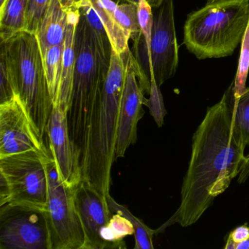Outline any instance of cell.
<instances>
[{
	"label": "cell",
	"instance_id": "obj_1",
	"mask_svg": "<svg viewBox=\"0 0 249 249\" xmlns=\"http://www.w3.org/2000/svg\"><path fill=\"white\" fill-rule=\"evenodd\" d=\"M232 83L221 100L208 107L193 137L192 154L174 215L156 230V234L178 224H195L214 199L224 193L247 161L245 148L233 133Z\"/></svg>",
	"mask_w": 249,
	"mask_h": 249
},
{
	"label": "cell",
	"instance_id": "obj_2",
	"mask_svg": "<svg viewBox=\"0 0 249 249\" xmlns=\"http://www.w3.org/2000/svg\"><path fill=\"white\" fill-rule=\"evenodd\" d=\"M75 68L67 110L68 133L82 171L87 160L93 116L101 98L109 65L97 53L85 17L81 13L75 33Z\"/></svg>",
	"mask_w": 249,
	"mask_h": 249
},
{
	"label": "cell",
	"instance_id": "obj_3",
	"mask_svg": "<svg viewBox=\"0 0 249 249\" xmlns=\"http://www.w3.org/2000/svg\"><path fill=\"white\" fill-rule=\"evenodd\" d=\"M124 57L112 52L101 98L93 116L82 180L107 197L115 161L116 132L125 77Z\"/></svg>",
	"mask_w": 249,
	"mask_h": 249
},
{
	"label": "cell",
	"instance_id": "obj_4",
	"mask_svg": "<svg viewBox=\"0 0 249 249\" xmlns=\"http://www.w3.org/2000/svg\"><path fill=\"white\" fill-rule=\"evenodd\" d=\"M249 21V0H218L189 14L183 44L198 59L231 56Z\"/></svg>",
	"mask_w": 249,
	"mask_h": 249
},
{
	"label": "cell",
	"instance_id": "obj_5",
	"mask_svg": "<svg viewBox=\"0 0 249 249\" xmlns=\"http://www.w3.org/2000/svg\"><path fill=\"white\" fill-rule=\"evenodd\" d=\"M1 43H3L8 53L18 97L27 109L40 139L43 141L53 103L37 37L23 31Z\"/></svg>",
	"mask_w": 249,
	"mask_h": 249
},
{
	"label": "cell",
	"instance_id": "obj_6",
	"mask_svg": "<svg viewBox=\"0 0 249 249\" xmlns=\"http://www.w3.org/2000/svg\"><path fill=\"white\" fill-rule=\"evenodd\" d=\"M49 196L45 214L50 231L52 249H83L84 229L75 206L74 189L64 183L50 148L45 157Z\"/></svg>",
	"mask_w": 249,
	"mask_h": 249
},
{
	"label": "cell",
	"instance_id": "obj_7",
	"mask_svg": "<svg viewBox=\"0 0 249 249\" xmlns=\"http://www.w3.org/2000/svg\"><path fill=\"white\" fill-rule=\"evenodd\" d=\"M48 147L0 158V178L9 191V205L46 210L49 180L45 164ZM7 205V204H6Z\"/></svg>",
	"mask_w": 249,
	"mask_h": 249
},
{
	"label": "cell",
	"instance_id": "obj_8",
	"mask_svg": "<svg viewBox=\"0 0 249 249\" xmlns=\"http://www.w3.org/2000/svg\"><path fill=\"white\" fill-rule=\"evenodd\" d=\"M154 17L151 43L145 47L142 34L134 37L138 63L147 77L161 87L173 76L178 65L173 0H164Z\"/></svg>",
	"mask_w": 249,
	"mask_h": 249
},
{
	"label": "cell",
	"instance_id": "obj_9",
	"mask_svg": "<svg viewBox=\"0 0 249 249\" xmlns=\"http://www.w3.org/2000/svg\"><path fill=\"white\" fill-rule=\"evenodd\" d=\"M123 55L126 70L116 132L115 160L124 157L128 148L136 142L138 123L144 115L145 94H149L151 88V81L141 69L135 55L129 50Z\"/></svg>",
	"mask_w": 249,
	"mask_h": 249
},
{
	"label": "cell",
	"instance_id": "obj_10",
	"mask_svg": "<svg viewBox=\"0 0 249 249\" xmlns=\"http://www.w3.org/2000/svg\"><path fill=\"white\" fill-rule=\"evenodd\" d=\"M0 249H52L44 211L9 204L0 206Z\"/></svg>",
	"mask_w": 249,
	"mask_h": 249
},
{
	"label": "cell",
	"instance_id": "obj_11",
	"mask_svg": "<svg viewBox=\"0 0 249 249\" xmlns=\"http://www.w3.org/2000/svg\"><path fill=\"white\" fill-rule=\"evenodd\" d=\"M45 146L19 97L0 104V158Z\"/></svg>",
	"mask_w": 249,
	"mask_h": 249
},
{
	"label": "cell",
	"instance_id": "obj_12",
	"mask_svg": "<svg viewBox=\"0 0 249 249\" xmlns=\"http://www.w3.org/2000/svg\"><path fill=\"white\" fill-rule=\"evenodd\" d=\"M74 196L85 235L83 249H108L104 234L112 213L106 198L84 180L74 189Z\"/></svg>",
	"mask_w": 249,
	"mask_h": 249
},
{
	"label": "cell",
	"instance_id": "obj_13",
	"mask_svg": "<svg viewBox=\"0 0 249 249\" xmlns=\"http://www.w3.org/2000/svg\"><path fill=\"white\" fill-rule=\"evenodd\" d=\"M49 148L56 161L61 178L65 184L75 188L82 180L81 166L68 133L67 112L53 106L46 134Z\"/></svg>",
	"mask_w": 249,
	"mask_h": 249
},
{
	"label": "cell",
	"instance_id": "obj_14",
	"mask_svg": "<svg viewBox=\"0 0 249 249\" xmlns=\"http://www.w3.org/2000/svg\"><path fill=\"white\" fill-rule=\"evenodd\" d=\"M81 17L80 11H71L68 15V27L64 45L60 85L56 107L67 112L72 92L75 68V33Z\"/></svg>",
	"mask_w": 249,
	"mask_h": 249
},
{
	"label": "cell",
	"instance_id": "obj_15",
	"mask_svg": "<svg viewBox=\"0 0 249 249\" xmlns=\"http://www.w3.org/2000/svg\"><path fill=\"white\" fill-rule=\"evenodd\" d=\"M68 15L69 13L62 8L59 0H52L36 35L42 56L48 49L65 42Z\"/></svg>",
	"mask_w": 249,
	"mask_h": 249
},
{
	"label": "cell",
	"instance_id": "obj_16",
	"mask_svg": "<svg viewBox=\"0 0 249 249\" xmlns=\"http://www.w3.org/2000/svg\"><path fill=\"white\" fill-rule=\"evenodd\" d=\"M103 22L108 35L113 50L119 54H124L129 50L131 36L124 30L116 18L115 10L117 2L113 0H89Z\"/></svg>",
	"mask_w": 249,
	"mask_h": 249
},
{
	"label": "cell",
	"instance_id": "obj_17",
	"mask_svg": "<svg viewBox=\"0 0 249 249\" xmlns=\"http://www.w3.org/2000/svg\"><path fill=\"white\" fill-rule=\"evenodd\" d=\"M28 4L29 0H7L5 5L0 8L1 41L25 31Z\"/></svg>",
	"mask_w": 249,
	"mask_h": 249
},
{
	"label": "cell",
	"instance_id": "obj_18",
	"mask_svg": "<svg viewBox=\"0 0 249 249\" xmlns=\"http://www.w3.org/2000/svg\"><path fill=\"white\" fill-rule=\"evenodd\" d=\"M81 13L87 20L96 50L100 59L106 65H110L113 48L103 22L89 0H87L83 5Z\"/></svg>",
	"mask_w": 249,
	"mask_h": 249
},
{
	"label": "cell",
	"instance_id": "obj_19",
	"mask_svg": "<svg viewBox=\"0 0 249 249\" xmlns=\"http://www.w3.org/2000/svg\"><path fill=\"white\" fill-rule=\"evenodd\" d=\"M107 205L112 214L119 213L126 217L133 224L135 229V249H153V237L156 231L151 230L143 221L135 217L124 205H120L110 195L106 197Z\"/></svg>",
	"mask_w": 249,
	"mask_h": 249
},
{
	"label": "cell",
	"instance_id": "obj_20",
	"mask_svg": "<svg viewBox=\"0 0 249 249\" xmlns=\"http://www.w3.org/2000/svg\"><path fill=\"white\" fill-rule=\"evenodd\" d=\"M64 45L65 42L62 44L50 48L42 56L45 74L53 106H56L59 95Z\"/></svg>",
	"mask_w": 249,
	"mask_h": 249
},
{
	"label": "cell",
	"instance_id": "obj_21",
	"mask_svg": "<svg viewBox=\"0 0 249 249\" xmlns=\"http://www.w3.org/2000/svg\"><path fill=\"white\" fill-rule=\"evenodd\" d=\"M233 133L241 146H249V87L237 100L232 110Z\"/></svg>",
	"mask_w": 249,
	"mask_h": 249
},
{
	"label": "cell",
	"instance_id": "obj_22",
	"mask_svg": "<svg viewBox=\"0 0 249 249\" xmlns=\"http://www.w3.org/2000/svg\"><path fill=\"white\" fill-rule=\"evenodd\" d=\"M135 234L133 224L119 213L112 214L104 234V240L108 249H125L124 238Z\"/></svg>",
	"mask_w": 249,
	"mask_h": 249
},
{
	"label": "cell",
	"instance_id": "obj_23",
	"mask_svg": "<svg viewBox=\"0 0 249 249\" xmlns=\"http://www.w3.org/2000/svg\"><path fill=\"white\" fill-rule=\"evenodd\" d=\"M18 97L17 82L3 43L0 52V104Z\"/></svg>",
	"mask_w": 249,
	"mask_h": 249
},
{
	"label": "cell",
	"instance_id": "obj_24",
	"mask_svg": "<svg viewBox=\"0 0 249 249\" xmlns=\"http://www.w3.org/2000/svg\"><path fill=\"white\" fill-rule=\"evenodd\" d=\"M249 71V21L241 42V49L235 78L232 81L234 100H237L246 89V83Z\"/></svg>",
	"mask_w": 249,
	"mask_h": 249
},
{
	"label": "cell",
	"instance_id": "obj_25",
	"mask_svg": "<svg viewBox=\"0 0 249 249\" xmlns=\"http://www.w3.org/2000/svg\"><path fill=\"white\" fill-rule=\"evenodd\" d=\"M115 14L119 24L131 36V39L141 34L138 5L130 2H126L122 5L118 4L115 10Z\"/></svg>",
	"mask_w": 249,
	"mask_h": 249
},
{
	"label": "cell",
	"instance_id": "obj_26",
	"mask_svg": "<svg viewBox=\"0 0 249 249\" xmlns=\"http://www.w3.org/2000/svg\"><path fill=\"white\" fill-rule=\"evenodd\" d=\"M51 2L52 0H29L26 17L25 31L32 34H37Z\"/></svg>",
	"mask_w": 249,
	"mask_h": 249
},
{
	"label": "cell",
	"instance_id": "obj_27",
	"mask_svg": "<svg viewBox=\"0 0 249 249\" xmlns=\"http://www.w3.org/2000/svg\"><path fill=\"white\" fill-rule=\"evenodd\" d=\"M149 98H145L144 106L149 109L150 114L154 118L159 127H161L164 124V119L165 116V107L162 94L160 91V87L157 85L155 80L151 79V88L148 94Z\"/></svg>",
	"mask_w": 249,
	"mask_h": 249
},
{
	"label": "cell",
	"instance_id": "obj_28",
	"mask_svg": "<svg viewBox=\"0 0 249 249\" xmlns=\"http://www.w3.org/2000/svg\"><path fill=\"white\" fill-rule=\"evenodd\" d=\"M138 7V18H139L142 40L145 47H148L151 43L153 25H154L152 7L146 2V0H140Z\"/></svg>",
	"mask_w": 249,
	"mask_h": 249
},
{
	"label": "cell",
	"instance_id": "obj_29",
	"mask_svg": "<svg viewBox=\"0 0 249 249\" xmlns=\"http://www.w3.org/2000/svg\"><path fill=\"white\" fill-rule=\"evenodd\" d=\"M230 236L237 244L249 237V227L246 225L237 227L230 233Z\"/></svg>",
	"mask_w": 249,
	"mask_h": 249
},
{
	"label": "cell",
	"instance_id": "obj_30",
	"mask_svg": "<svg viewBox=\"0 0 249 249\" xmlns=\"http://www.w3.org/2000/svg\"><path fill=\"white\" fill-rule=\"evenodd\" d=\"M87 0H59L62 8L68 11H80Z\"/></svg>",
	"mask_w": 249,
	"mask_h": 249
},
{
	"label": "cell",
	"instance_id": "obj_31",
	"mask_svg": "<svg viewBox=\"0 0 249 249\" xmlns=\"http://www.w3.org/2000/svg\"><path fill=\"white\" fill-rule=\"evenodd\" d=\"M247 157V161H246V164L243 167V170L240 172L237 178V182L239 183H243L249 177V152L246 155Z\"/></svg>",
	"mask_w": 249,
	"mask_h": 249
},
{
	"label": "cell",
	"instance_id": "obj_32",
	"mask_svg": "<svg viewBox=\"0 0 249 249\" xmlns=\"http://www.w3.org/2000/svg\"><path fill=\"white\" fill-rule=\"evenodd\" d=\"M126 2H130V3L136 4L138 5L140 0H124ZM164 0H146V2L152 7V8H159L161 6Z\"/></svg>",
	"mask_w": 249,
	"mask_h": 249
},
{
	"label": "cell",
	"instance_id": "obj_33",
	"mask_svg": "<svg viewBox=\"0 0 249 249\" xmlns=\"http://www.w3.org/2000/svg\"><path fill=\"white\" fill-rule=\"evenodd\" d=\"M236 249H249V237L246 240L237 243Z\"/></svg>",
	"mask_w": 249,
	"mask_h": 249
},
{
	"label": "cell",
	"instance_id": "obj_34",
	"mask_svg": "<svg viewBox=\"0 0 249 249\" xmlns=\"http://www.w3.org/2000/svg\"><path fill=\"white\" fill-rule=\"evenodd\" d=\"M236 243L232 240L230 236H229L228 239L227 240L224 249H236Z\"/></svg>",
	"mask_w": 249,
	"mask_h": 249
},
{
	"label": "cell",
	"instance_id": "obj_35",
	"mask_svg": "<svg viewBox=\"0 0 249 249\" xmlns=\"http://www.w3.org/2000/svg\"><path fill=\"white\" fill-rule=\"evenodd\" d=\"M7 2V0H0V8L3 6L5 5V2Z\"/></svg>",
	"mask_w": 249,
	"mask_h": 249
},
{
	"label": "cell",
	"instance_id": "obj_36",
	"mask_svg": "<svg viewBox=\"0 0 249 249\" xmlns=\"http://www.w3.org/2000/svg\"><path fill=\"white\" fill-rule=\"evenodd\" d=\"M215 1H218V0H207V3H211V2H215Z\"/></svg>",
	"mask_w": 249,
	"mask_h": 249
}]
</instances>
